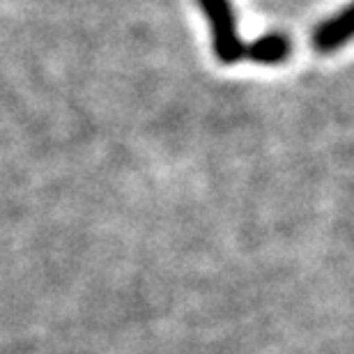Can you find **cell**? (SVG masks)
Returning a JSON list of instances; mask_svg holds the SVG:
<instances>
[{"label":"cell","instance_id":"6da1fadb","mask_svg":"<svg viewBox=\"0 0 354 354\" xmlns=\"http://www.w3.org/2000/svg\"><path fill=\"white\" fill-rule=\"evenodd\" d=\"M201 7L212 24V44H214L216 58L223 65H235L244 58L246 44L237 35L235 12L230 3L228 0H201Z\"/></svg>","mask_w":354,"mask_h":354},{"label":"cell","instance_id":"7a4b0ae2","mask_svg":"<svg viewBox=\"0 0 354 354\" xmlns=\"http://www.w3.org/2000/svg\"><path fill=\"white\" fill-rule=\"evenodd\" d=\"M352 37V10L345 7L341 14L322 21L313 30V48L320 53H334Z\"/></svg>","mask_w":354,"mask_h":354},{"label":"cell","instance_id":"3957f363","mask_svg":"<svg viewBox=\"0 0 354 354\" xmlns=\"http://www.w3.org/2000/svg\"><path fill=\"white\" fill-rule=\"evenodd\" d=\"M290 51H292V41H290L283 32H267L263 37L253 39L246 46L244 58H251L258 65H279L286 62Z\"/></svg>","mask_w":354,"mask_h":354}]
</instances>
